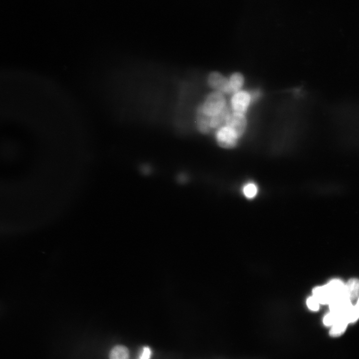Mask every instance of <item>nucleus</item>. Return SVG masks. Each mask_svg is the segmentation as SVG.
I'll return each instance as SVG.
<instances>
[{
	"label": "nucleus",
	"mask_w": 359,
	"mask_h": 359,
	"mask_svg": "<svg viewBox=\"0 0 359 359\" xmlns=\"http://www.w3.org/2000/svg\"><path fill=\"white\" fill-rule=\"evenodd\" d=\"M218 145L223 148L231 149L237 144L238 138L226 126L218 128L216 134Z\"/></svg>",
	"instance_id": "nucleus-3"
},
{
	"label": "nucleus",
	"mask_w": 359,
	"mask_h": 359,
	"mask_svg": "<svg viewBox=\"0 0 359 359\" xmlns=\"http://www.w3.org/2000/svg\"><path fill=\"white\" fill-rule=\"evenodd\" d=\"M129 353L128 349L122 345L114 347L110 353V359H129Z\"/></svg>",
	"instance_id": "nucleus-13"
},
{
	"label": "nucleus",
	"mask_w": 359,
	"mask_h": 359,
	"mask_svg": "<svg viewBox=\"0 0 359 359\" xmlns=\"http://www.w3.org/2000/svg\"><path fill=\"white\" fill-rule=\"evenodd\" d=\"M257 187L253 183H248L244 185L243 191L244 195L248 198H252L257 193Z\"/></svg>",
	"instance_id": "nucleus-15"
},
{
	"label": "nucleus",
	"mask_w": 359,
	"mask_h": 359,
	"mask_svg": "<svg viewBox=\"0 0 359 359\" xmlns=\"http://www.w3.org/2000/svg\"><path fill=\"white\" fill-rule=\"evenodd\" d=\"M225 105V99L222 93L215 91L207 96L202 108L203 112L211 117L220 111Z\"/></svg>",
	"instance_id": "nucleus-1"
},
{
	"label": "nucleus",
	"mask_w": 359,
	"mask_h": 359,
	"mask_svg": "<svg viewBox=\"0 0 359 359\" xmlns=\"http://www.w3.org/2000/svg\"><path fill=\"white\" fill-rule=\"evenodd\" d=\"M359 280L357 278L350 279L345 285L344 295L353 305L359 299Z\"/></svg>",
	"instance_id": "nucleus-8"
},
{
	"label": "nucleus",
	"mask_w": 359,
	"mask_h": 359,
	"mask_svg": "<svg viewBox=\"0 0 359 359\" xmlns=\"http://www.w3.org/2000/svg\"><path fill=\"white\" fill-rule=\"evenodd\" d=\"M339 316L330 312L324 318L323 323L325 326H332Z\"/></svg>",
	"instance_id": "nucleus-16"
},
{
	"label": "nucleus",
	"mask_w": 359,
	"mask_h": 359,
	"mask_svg": "<svg viewBox=\"0 0 359 359\" xmlns=\"http://www.w3.org/2000/svg\"><path fill=\"white\" fill-rule=\"evenodd\" d=\"M227 127L239 138L244 133L247 126L246 119L243 114L233 113L230 114L225 120Z\"/></svg>",
	"instance_id": "nucleus-2"
},
{
	"label": "nucleus",
	"mask_w": 359,
	"mask_h": 359,
	"mask_svg": "<svg viewBox=\"0 0 359 359\" xmlns=\"http://www.w3.org/2000/svg\"><path fill=\"white\" fill-rule=\"evenodd\" d=\"M244 83L243 75L238 72L233 73L229 80L231 93H236L240 90Z\"/></svg>",
	"instance_id": "nucleus-12"
},
{
	"label": "nucleus",
	"mask_w": 359,
	"mask_h": 359,
	"mask_svg": "<svg viewBox=\"0 0 359 359\" xmlns=\"http://www.w3.org/2000/svg\"><path fill=\"white\" fill-rule=\"evenodd\" d=\"M230 114L228 106L225 105L220 111L211 116L210 126L212 128H219Z\"/></svg>",
	"instance_id": "nucleus-11"
},
{
	"label": "nucleus",
	"mask_w": 359,
	"mask_h": 359,
	"mask_svg": "<svg viewBox=\"0 0 359 359\" xmlns=\"http://www.w3.org/2000/svg\"><path fill=\"white\" fill-rule=\"evenodd\" d=\"M353 304L345 296L338 297L329 304L330 312L341 316H344Z\"/></svg>",
	"instance_id": "nucleus-6"
},
{
	"label": "nucleus",
	"mask_w": 359,
	"mask_h": 359,
	"mask_svg": "<svg viewBox=\"0 0 359 359\" xmlns=\"http://www.w3.org/2000/svg\"><path fill=\"white\" fill-rule=\"evenodd\" d=\"M207 82L209 86L221 93H231L229 81L221 74L212 72L208 76Z\"/></svg>",
	"instance_id": "nucleus-4"
},
{
	"label": "nucleus",
	"mask_w": 359,
	"mask_h": 359,
	"mask_svg": "<svg viewBox=\"0 0 359 359\" xmlns=\"http://www.w3.org/2000/svg\"><path fill=\"white\" fill-rule=\"evenodd\" d=\"M348 324L349 322L344 316H339L331 326L329 332L330 336L334 337L341 336L346 331Z\"/></svg>",
	"instance_id": "nucleus-10"
},
{
	"label": "nucleus",
	"mask_w": 359,
	"mask_h": 359,
	"mask_svg": "<svg viewBox=\"0 0 359 359\" xmlns=\"http://www.w3.org/2000/svg\"><path fill=\"white\" fill-rule=\"evenodd\" d=\"M359 300L347 311L344 316L349 323L355 322L359 318Z\"/></svg>",
	"instance_id": "nucleus-14"
},
{
	"label": "nucleus",
	"mask_w": 359,
	"mask_h": 359,
	"mask_svg": "<svg viewBox=\"0 0 359 359\" xmlns=\"http://www.w3.org/2000/svg\"><path fill=\"white\" fill-rule=\"evenodd\" d=\"M151 355L150 349L146 347L143 349L142 354L139 359H150Z\"/></svg>",
	"instance_id": "nucleus-18"
},
{
	"label": "nucleus",
	"mask_w": 359,
	"mask_h": 359,
	"mask_svg": "<svg viewBox=\"0 0 359 359\" xmlns=\"http://www.w3.org/2000/svg\"><path fill=\"white\" fill-rule=\"evenodd\" d=\"M313 295L319 304H329L333 300L332 296L327 285L315 287L313 290Z\"/></svg>",
	"instance_id": "nucleus-9"
},
{
	"label": "nucleus",
	"mask_w": 359,
	"mask_h": 359,
	"mask_svg": "<svg viewBox=\"0 0 359 359\" xmlns=\"http://www.w3.org/2000/svg\"><path fill=\"white\" fill-rule=\"evenodd\" d=\"M319 303L313 297H310L307 300V305L308 308L314 311H316L319 309Z\"/></svg>",
	"instance_id": "nucleus-17"
},
{
	"label": "nucleus",
	"mask_w": 359,
	"mask_h": 359,
	"mask_svg": "<svg viewBox=\"0 0 359 359\" xmlns=\"http://www.w3.org/2000/svg\"><path fill=\"white\" fill-rule=\"evenodd\" d=\"M251 97L245 91H238L235 93L231 100V106L233 113L244 115L247 110Z\"/></svg>",
	"instance_id": "nucleus-5"
},
{
	"label": "nucleus",
	"mask_w": 359,
	"mask_h": 359,
	"mask_svg": "<svg viewBox=\"0 0 359 359\" xmlns=\"http://www.w3.org/2000/svg\"><path fill=\"white\" fill-rule=\"evenodd\" d=\"M210 116L203 112L202 106L200 105L197 109L196 118L197 128L200 133L207 134L210 131Z\"/></svg>",
	"instance_id": "nucleus-7"
}]
</instances>
